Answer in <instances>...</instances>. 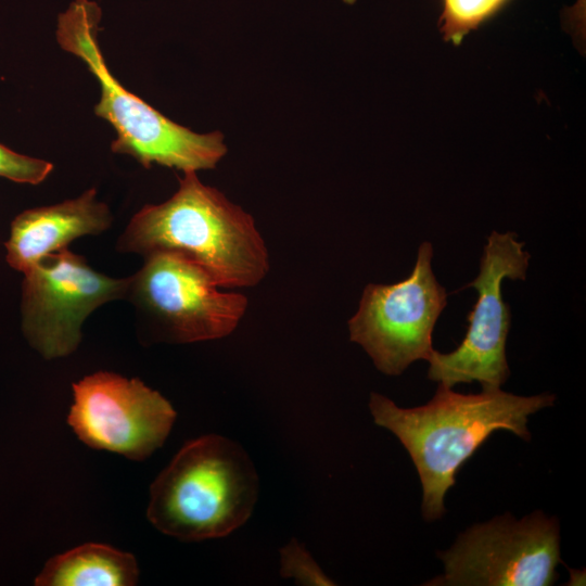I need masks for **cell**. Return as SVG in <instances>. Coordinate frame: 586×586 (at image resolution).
<instances>
[{
  "label": "cell",
  "mask_w": 586,
  "mask_h": 586,
  "mask_svg": "<svg viewBox=\"0 0 586 586\" xmlns=\"http://www.w3.org/2000/svg\"><path fill=\"white\" fill-rule=\"evenodd\" d=\"M438 557L444 574L426 585L549 586L561 561L559 522L542 511L506 513L468 528Z\"/></svg>",
  "instance_id": "5"
},
{
  "label": "cell",
  "mask_w": 586,
  "mask_h": 586,
  "mask_svg": "<svg viewBox=\"0 0 586 586\" xmlns=\"http://www.w3.org/2000/svg\"><path fill=\"white\" fill-rule=\"evenodd\" d=\"M129 280L94 270L67 249L46 256L24 273L25 337L46 359L71 355L80 344L88 316L106 303L126 298Z\"/></svg>",
  "instance_id": "8"
},
{
  "label": "cell",
  "mask_w": 586,
  "mask_h": 586,
  "mask_svg": "<svg viewBox=\"0 0 586 586\" xmlns=\"http://www.w3.org/2000/svg\"><path fill=\"white\" fill-rule=\"evenodd\" d=\"M100 20L101 9L94 1L75 0L59 15L55 34L60 47L80 59L98 80L100 99L94 113L116 132L111 150L130 155L145 168L153 164L182 171L216 167L227 153L224 135L194 132L124 88L103 58Z\"/></svg>",
  "instance_id": "4"
},
{
  "label": "cell",
  "mask_w": 586,
  "mask_h": 586,
  "mask_svg": "<svg viewBox=\"0 0 586 586\" xmlns=\"http://www.w3.org/2000/svg\"><path fill=\"white\" fill-rule=\"evenodd\" d=\"M525 243L515 232L493 231L484 246L477 277L464 288H474L477 300L468 314V329L460 345L450 353L433 351L428 378L453 387L480 382L482 390L500 388L510 374L506 341L511 315L504 302L505 279L524 280L530 262Z\"/></svg>",
  "instance_id": "7"
},
{
  "label": "cell",
  "mask_w": 586,
  "mask_h": 586,
  "mask_svg": "<svg viewBox=\"0 0 586 586\" xmlns=\"http://www.w3.org/2000/svg\"><path fill=\"white\" fill-rule=\"evenodd\" d=\"M52 169L50 162L20 154L0 143V177L20 183L38 184Z\"/></svg>",
  "instance_id": "15"
},
{
  "label": "cell",
  "mask_w": 586,
  "mask_h": 586,
  "mask_svg": "<svg viewBox=\"0 0 586 586\" xmlns=\"http://www.w3.org/2000/svg\"><path fill=\"white\" fill-rule=\"evenodd\" d=\"M129 278L126 298L173 342L225 337L237 329L249 304L243 294L221 292L204 269L171 253L144 256Z\"/></svg>",
  "instance_id": "9"
},
{
  "label": "cell",
  "mask_w": 586,
  "mask_h": 586,
  "mask_svg": "<svg viewBox=\"0 0 586 586\" xmlns=\"http://www.w3.org/2000/svg\"><path fill=\"white\" fill-rule=\"evenodd\" d=\"M280 573L303 585H334L307 550L295 539H291L280 551Z\"/></svg>",
  "instance_id": "14"
},
{
  "label": "cell",
  "mask_w": 586,
  "mask_h": 586,
  "mask_svg": "<svg viewBox=\"0 0 586 586\" xmlns=\"http://www.w3.org/2000/svg\"><path fill=\"white\" fill-rule=\"evenodd\" d=\"M553 394L519 396L500 388L460 394L438 383L425 405L402 408L372 392L369 408L375 424L397 436L419 474L422 514L434 521L445 512V494L462 464L496 430L530 441L528 417L555 404Z\"/></svg>",
  "instance_id": "1"
},
{
  "label": "cell",
  "mask_w": 586,
  "mask_h": 586,
  "mask_svg": "<svg viewBox=\"0 0 586 586\" xmlns=\"http://www.w3.org/2000/svg\"><path fill=\"white\" fill-rule=\"evenodd\" d=\"M509 0H443L440 17L445 41L459 44L466 35L497 13Z\"/></svg>",
  "instance_id": "13"
},
{
  "label": "cell",
  "mask_w": 586,
  "mask_h": 586,
  "mask_svg": "<svg viewBox=\"0 0 586 586\" xmlns=\"http://www.w3.org/2000/svg\"><path fill=\"white\" fill-rule=\"evenodd\" d=\"M257 497L258 475L245 450L209 434L188 442L153 482L148 519L180 540L218 538L246 522Z\"/></svg>",
  "instance_id": "3"
},
{
  "label": "cell",
  "mask_w": 586,
  "mask_h": 586,
  "mask_svg": "<svg viewBox=\"0 0 586 586\" xmlns=\"http://www.w3.org/2000/svg\"><path fill=\"white\" fill-rule=\"evenodd\" d=\"M178 190L144 205L117 240V250L148 256L171 253L204 269L219 288H250L268 273L269 255L253 217L196 171H183Z\"/></svg>",
  "instance_id": "2"
},
{
  "label": "cell",
  "mask_w": 586,
  "mask_h": 586,
  "mask_svg": "<svg viewBox=\"0 0 586 586\" xmlns=\"http://www.w3.org/2000/svg\"><path fill=\"white\" fill-rule=\"evenodd\" d=\"M175 419L170 403L139 379L98 371L73 384L67 422L94 449L143 460L164 444Z\"/></svg>",
  "instance_id": "10"
},
{
  "label": "cell",
  "mask_w": 586,
  "mask_h": 586,
  "mask_svg": "<svg viewBox=\"0 0 586 586\" xmlns=\"http://www.w3.org/2000/svg\"><path fill=\"white\" fill-rule=\"evenodd\" d=\"M112 221L109 206L97 199L94 188L75 199L26 209L11 224L4 243L7 262L25 273L46 256L67 249L74 240L104 232Z\"/></svg>",
  "instance_id": "11"
},
{
  "label": "cell",
  "mask_w": 586,
  "mask_h": 586,
  "mask_svg": "<svg viewBox=\"0 0 586 586\" xmlns=\"http://www.w3.org/2000/svg\"><path fill=\"white\" fill-rule=\"evenodd\" d=\"M432 257V244L422 242L410 276L393 284L366 285L347 322L351 341L384 374L399 375L413 361L428 360L434 351L432 333L447 293L433 273Z\"/></svg>",
  "instance_id": "6"
},
{
  "label": "cell",
  "mask_w": 586,
  "mask_h": 586,
  "mask_svg": "<svg viewBox=\"0 0 586 586\" xmlns=\"http://www.w3.org/2000/svg\"><path fill=\"white\" fill-rule=\"evenodd\" d=\"M139 569L135 557L88 543L51 558L35 579L38 586H131Z\"/></svg>",
  "instance_id": "12"
},
{
  "label": "cell",
  "mask_w": 586,
  "mask_h": 586,
  "mask_svg": "<svg viewBox=\"0 0 586 586\" xmlns=\"http://www.w3.org/2000/svg\"><path fill=\"white\" fill-rule=\"evenodd\" d=\"M570 21L572 24H575L578 26V28L582 27V24L584 26L585 23V0H578L577 4L572 7L570 10Z\"/></svg>",
  "instance_id": "16"
},
{
  "label": "cell",
  "mask_w": 586,
  "mask_h": 586,
  "mask_svg": "<svg viewBox=\"0 0 586 586\" xmlns=\"http://www.w3.org/2000/svg\"><path fill=\"white\" fill-rule=\"evenodd\" d=\"M346 4H354L356 0H343Z\"/></svg>",
  "instance_id": "17"
}]
</instances>
